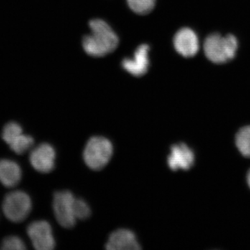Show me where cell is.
Here are the masks:
<instances>
[{
	"mask_svg": "<svg viewBox=\"0 0 250 250\" xmlns=\"http://www.w3.org/2000/svg\"><path fill=\"white\" fill-rule=\"evenodd\" d=\"M90 34L83 39L85 52L94 57L111 53L118 45V38L111 27L103 20L95 19L89 23Z\"/></svg>",
	"mask_w": 250,
	"mask_h": 250,
	"instance_id": "obj_1",
	"label": "cell"
},
{
	"mask_svg": "<svg viewBox=\"0 0 250 250\" xmlns=\"http://www.w3.org/2000/svg\"><path fill=\"white\" fill-rule=\"evenodd\" d=\"M238 47V41L232 34L222 36L219 34H213L205 39L204 52L210 62L224 63L234 58Z\"/></svg>",
	"mask_w": 250,
	"mask_h": 250,
	"instance_id": "obj_2",
	"label": "cell"
},
{
	"mask_svg": "<svg viewBox=\"0 0 250 250\" xmlns=\"http://www.w3.org/2000/svg\"><path fill=\"white\" fill-rule=\"evenodd\" d=\"M113 151V145L109 140L102 136H94L85 146L83 159L90 169L100 170L107 165Z\"/></svg>",
	"mask_w": 250,
	"mask_h": 250,
	"instance_id": "obj_3",
	"label": "cell"
},
{
	"mask_svg": "<svg viewBox=\"0 0 250 250\" xmlns=\"http://www.w3.org/2000/svg\"><path fill=\"white\" fill-rule=\"evenodd\" d=\"M32 203L29 195L22 190H14L5 196L2 204L3 213L13 223L24 221L30 213Z\"/></svg>",
	"mask_w": 250,
	"mask_h": 250,
	"instance_id": "obj_4",
	"label": "cell"
},
{
	"mask_svg": "<svg viewBox=\"0 0 250 250\" xmlns=\"http://www.w3.org/2000/svg\"><path fill=\"white\" fill-rule=\"evenodd\" d=\"M75 197L71 192L62 190L55 192L53 198L54 215L59 225L62 228H73L77 218L74 213Z\"/></svg>",
	"mask_w": 250,
	"mask_h": 250,
	"instance_id": "obj_5",
	"label": "cell"
},
{
	"mask_svg": "<svg viewBox=\"0 0 250 250\" xmlns=\"http://www.w3.org/2000/svg\"><path fill=\"white\" fill-rule=\"evenodd\" d=\"M27 234L36 250H52L55 247L52 228L45 220H37L31 223L28 226Z\"/></svg>",
	"mask_w": 250,
	"mask_h": 250,
	"instance_id": "obj_6",
	"label": "cell"
},
{
	"mask_svg": "<svg viewBox=\"0 0 250 250\" xmlns=\"http://www.w3.org/2000/svg\"><path fill=\"white\" fill-rule=\"evenodd\" d=\"M55 159V149L48 143H41L34 147L29 154L31 166L41 173H49L53 170Z\"/></svg>",
	"mask_w": 250,
	"mask_h": 250,
	"instance_id": "obj_7",
	"label": "cell"
},
{
	"mask_svg": "<svg viewBox=\"0 0 250 250\" xmlns=\"http://www.w3.org/2000/svg\"><path fill=\"white\" fill-rule=\"evenodd\" d=\"M195 156L193 151L184 143L173 145L167 157V165L171 170H188L195 164Z\"/></svg>",
	"mask_w": 250,
	"mask_h": 250,
	"instance_id": "obj_8",
	"label": "cell"
},
{
	"mask_svg": "<svg viewBox=\"0 0 250 250\" xmlns=\"http://www.w3.org/2000/svg\"><path fill=\"white\" fill-rule=\"evenodd\" d=\"M174 46L180 55L189 58L196 55L200 49V42L195 31L183 28L174 36Z\"/></svg>",
	"mask_w": 250,
	"mask_h": 250,
	"instance_id": "obj_9",
	"label": "cell"
},
{
	"mask_svg": "<svg viewBox=\"0 0 250 250\" xmlns=\"http://www.w3.org/2000/svg\"><path fill=\"white\" fill-rule=\"evenodd\" d=\"M149 47L146 44L140 45L132 58L125 59L122 62L123 68L134 77H141L147 72L149 66Z\"/></svg>",
	"mask_w": 250,
	"mask_h": 250,
	"instance_id": "obj_10",
	"label": "cell"
},
{
	"mask_svg": "<svg viewBox=\"0 0 250 250\" xmlns=\"http://www.w3.org/2000/svg\"><path fill=\"white\" fill-rule=\"evenodd\" d=\"M108 250H139L141 248L136 235L131 230L119 229L111 233L106 243Z\"/></svg>",
	"mask_w": 250,
	"mask_h": 250,
	"instance_id": "obj_11",
	"label": "cell"
},
{
	"mask_svg": "<svg viewBox=\"0 0 250 250\" xmlns=\"http://www.w3.org/2000/svg\"><path fill=\"white\" fill-rule=\"evenodd\" d=\"M21 166L10 159H0V183L5 187H16L22 179Z\"/></svg>",
	"mask_w": 250,
	"mask_h": 250,
	"instance_id": "obj_12",
	"label": "cell"
},
{
	"mask_svg": "<svg viewBox=\"0 0 250 250\" xmlns=\"http://www.w3.org/2000/svg\"><path fill=\"white\" fill-rule=\"evenodd\" d=\"M235 142L242 155L250 158V126H244L238 131Z\"/></svg>",
	"mask_w": 250,
	"mask_h": 250,
	"instance_id": "obj_13",
	"label": "cell"
},
{
	"mask_svg": "<svg viewBox=\"0 0 250 250\" xmlns=\"http://www.w3.org/2000/svg\"><path fill=\"white\" fill-rule=\"evenodd\" d=\"M34 144V139L31 136L22 133L9 145V146L13 152L21 155L28 152L33 147Z\"/></svg>",
	"mask_w": 250,
	"mask_h": 250,
	"instance_id": "obj_14",
	"label": "cell"
},
{
	"mask_svg": "<svg viewBox=\"0 0 250 250\" xmlns=\"http://www.w3.org/2000/svg\"><path fill=\"white\" fill-rule=\"evenodd\" d=\"M126 2L136 14L146 15L154 9L156 0H126Z\"/></svg>",
	"mask_w": 250,
	"mask_h": 250,
	"instance_id": "obj_15",
	"label": "cell"
},
{
	"mask_svg": "<svg viewBox=\"0 0 250 250\" xmlns=\"http://www.w3.org/2000/svg\"><path fill=\"white\" fill-rule=\"evenodd\" d=\"M22 133L23 130L21 125L16 122H10L5 125L1 133V137L4 142L9 146Z\"/></svg>",
	"mask_w": 250,
	"mask_h": 250,
	"instance_id": "obj_16",
	"label": "cell"
},
{
	"mask_svg": "<svg viewBox=\"0 0 250 250\" xmlns=\"http://www.w3.org/2000/svg\"><path fill=\"white\" fill-rule=\"evenodd\" d=\"M25 244L20 237L9 236L6 237L1 242L0 249L4 250H26Z\"/></svg>",
	"mask_w": 250,
	"mask_h": 250,
	"instance_id": "obj_17",
	"label": "cell"
},
{
	"mask_svg": "<svg viewBox=\"0 0 250 250\" xmlns=\"http://www.w3.org/2000/svg\"><path fill=\"white\" fill-rule=\"evenodd\" d=\"M74 213L77 219L85 220L89 218L90 215L89 206L84 200L75 198V203H74Z\"/></svg>",
	"mask_w": 250,
	"mask_h": 250,
	"instance_id": "obj_18",
	"label": "cell"
},
{
	"mask_svg": "<svg viewBox=\"0 0 250 250\" xmlns=\"http://www.w3.org/2000/svg\"><path fill=\"white\" fill-rule=\"evenodd\" d=\"M247 182H248V186L250 188V170L248 172V175H247Z\"/></svg>",
	"mask_w": 250,
	"mask_h": 250,
	"instance_id": "obj_19",
	"label": "cell"
}]
</instances>
